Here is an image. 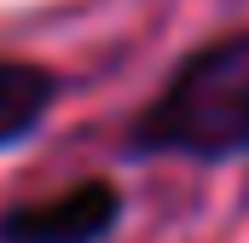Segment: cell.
<instances>
[{
  "instance_id": "3",
  "label": "cell",
  "mask_w": 249,
  "mask_h": 243,
  "mask_svg": "<svg viewBox=\"0 0 249 243\" xmlns=\"http://www.w3.org/2000/svg\"><path fill=\"white\" fill-rule=\"evenodd\" d=\"M47 104H53V75L47 69L0 58V145L23 139L35 122L47 116Z\"/></svg>"
},
{
  "instance_id": "1",
  "label": "cell",
  "mask_w": 249,
  "mask_h": 243,
  "mask_svg": "<svg viewBox=\"0 0 249 243\" xmlns=\"http://www.w3.org/2000/svg\"><path fill=\"white\" fill-rule=\"evenodd\" d=\"M133 151L238 156L249 151V29L197 47L133 127Z\"/></svg>"
},
{
  "instance_id": "2",
  "label": "cell",
  "mask_w": 249,
  "mask_h": 243,
  "mask_svg": "<svg viewBox=\"0 0 249 243\" xmlns=\"http://www.w3.org/2000/svg\"><path fill=\"white\" fill-rule=\"evenodd\" d=\"M122 214L116 185L81 180L47 197V203H23L12 214H0V243H99Z\"/></svg>"
}]
</instances>
